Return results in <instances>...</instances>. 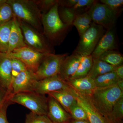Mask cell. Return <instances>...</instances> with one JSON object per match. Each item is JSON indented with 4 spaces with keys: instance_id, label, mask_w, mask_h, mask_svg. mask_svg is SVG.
<instances>
[{
    "instance_id": "6da1fadb",
    "label": "cell",
    "mask_w": 123,
    "mask_h": 123,
    "mask_svg": "<svg viewBox=\"0 0 123 123\" xmlns=\"http://www.w3.org/2000/svg\"><path fill=\"white\" fill-rule=\"evenodd\" d=\"M58 4L55 5L46 14L42 15L43 35L52 46H59L64 42L73 26L64 24L58 12Z\"/></svg>"
},
{
    "instance_id": "7a4b0ae2",
    "label": "cell",
    "mask_w": 123,
    "mask_h": 123,
    "mask_svg": "<svg viewBox=\"0 0 123 123\" xmlns=\"http://www.w3.org/2000/svg\"><path fill=\"white\" fill-rule=\"evenodd\" d=\"M85 93L101 114L107 119L115 104L123 97V92L117 84L107 87H96L89 93Z\"/></svg>"
},
{
    "instance_id": "3957f363",
    "label": "cell",
    "mask_w": 123,
    "mask_h": 123,
    "mask_svg": "<svg viewBox=\"0 0 123 123\" xmlns=\"http://www.w3.org/2000/svg\"><path fill=\"white\" fill-rule=\"evenodd\" d=\"M7 2L17 19L43 34L42 14L33 0H7Z\"/></svg>"
},
{
    "instance_id": "277c9868",
    "label": "cell",
    "mask_w": 123,
    "mask_h": 123,
    "mask_svg": "<svg viewBox=\"0 0 123 123\" xmlns=\"http://www.w3.org/2000/svg\"><path fill=\"white\" fill-rule=\"evenodd\" d=\"M17 20L27 47L40 53L55 54V47L50 43L43 33L22 21Z\"/></svg>"
},
{
    "instance_id": "5b68a950",
    "label": "cell",
    "mask_w": 123,
    "mask_h": 123,
    "mask_svg": "<svg viewBox=\"0 0 123 123\" xmlns=\"http://www.w3.org/2000/svg\"><path fill=\"white\" fill-rule=\"evenodd\" d=\"M9 99L13 104L24 106L35 114L47 115L48 100L45 95L34 91L23 92L11 95Z\"/></svg>"
},
{
    "instance_id": "8992f818",
    "label": "cell",
    "mask_w": 123,
    "mask_h": 123,
    "mask_svg": "<svg viewBox=\"0 0 123 123\" xmlns=\"http://www.w3.org/2000/svg\"><path fill=\"white\" fill-rule=\"evenodd\" d=\"M106 31L103 27L92 22L89 29L80 36L73 52L81 56L91 55Z\"/></svg>"
},
{
    "instance_id": "52a82bcc",
    "label": "cell",
    "mask_w": 123,
    "mask_h": 123,
    "mask_svg": "<svg viewBox=\"0 0 123 123\" xmlns=\"http://www.w3.org/2000/svg\"><path fill=\"white\" fill-rule=\"evenodd\" d=\"M97 1L88 10L92 22L107 31L116 26L117 21L122 13L113 10Z\"/></svg>"
},
{
    "instance_id": "ba28073f",
    "label": "cell",
    "mask_w": 123,
    "mask_h": 123,
    "mask_svg": "<svg viewBox=\"0 0 123 123\" xmlns=\"http://www.w3.org/2000/svg\"><path fill=\"white\" fill-rule=\"evenodd\" d=\"M68 55V53L48 55L42 61L35 73L37 80L58 76L63 62Z\"/></svg>"
},
{
    "instance_id": "9c48e42d",
    "label": "cell",
    "mask_w": 123,
    "mask_h": 123,
    "mask_svg": "<svg viewBox=\"0 0 123 123\" xmlns=\"http://www.w3.org/2000/svg\"><path fill=\"white\" fill-rule=\"evenodd\" d=\"M7 55L10 58L20 60L29 70L35 73L42 61L49 54L40 53L25 47L14 50Z\"/></svg>"
},
{
    "instance_id": "30bf717a",
    "label": "cell",
    "mask_w": 123,
    "mask_h": 123,
    "mask_svg": "<svg viewBox=\"0 0 123 123\" xmlns=\"http://www.w3.org/2000/svg\"><path fill=\"white\" fill-rule=\"evenodd\" d=\"M72 88L77 103L86 112L90 123H111L101 114L94 105L87 94Z\"/></svg>"
},
{
    "instance_id": "8fae6325",
    "label": "cell",
    "mask_w": 123,
    "mask_h": 123,
    "mask_svg": "<svg viewBox=\"0 0 123 123\" xmlns=\"http://www.w3.org/2000/svg\"><path fill=\"white\" fill-rule=\"evenodd\" d=\"M70 88L67 81L57 76L37 80L33 86V91L45 95L51 92L68 89Z\"/></svg>"
},
{
    "instance_id": "7c38bea8",
    "label": "cell",
    "mask_w": 123,
    "mask_h": 123,
    "mask_svg": "<svg viewBox=\"0 0 123 123\" xmlns=\"http://www.w3.org/2000/svg\"><path fill=\"white\" fill-rule=\"evenodd\" d=\"M119 50V42L115 26L106 31L91 55L93 59H97L103 53L107 51Z\"/></svg>"
},
{
    "instance_id": "4fadbf2b",
    "label": "cell",
    "mask_w": 123,
    "mask_h": 123,
    "mask_svg": "<svg viewBox=\"0 0 123 123\" xmlns=\"http://www.w3.org/2000/svg\"><path fill=\"white\" fill-rule=\"evenodd\" d=\"M37 80L34 73L29 69L23 71L12 80L11 94L33 91V86Z\"/></svg>"
},
{
    "instance_id": "5bb4252c",
    "label": "cell",
    "mask_w": 123,
    "mask_h": 123,
    "mask_svg": "<svg viewBox=\"0 0 123 123\" xmlns=\"http://www.w3.org/2000/svg\"><path fill=\"white\" fill-rule=\"evenodd\" d=\"M48 117L53 123H69L72 119L69 113L64 109L57 100L48 95Z\"/></svg>"
},
{
    "instance_id": "9a60e30c",
    "label": "cell",
    "mask_w": 123,
    "mask_h": 123,
    "mask_svg": "<svg viewBox=\"0 0 123 123\" xmlns=\"http://www.w3.org/2000/svg\"><path fill=\"white\" fill-rule=\"evenodd\" d=\"M12 80L11 59L0 52V86L10 94Z\"/></svg>"
},
{
    "instance_id": "2e32d148",
    "label": "cell",
    "mask_w": 123,
    "mask_h": 123,
    "mask_svg": "<svg viewBox=\"0 0 123 123\" xmlns=\"http://www.w3.org/2000/svg\"><path fill=\"white\" fill-rule=\"evenodd\" d=\"M81 57V55L74 52L67 56L62 64L58 76L65 81L69 80L76 72Z\"/></svg>"
},
{
    "instance_id": "e0dca14e",
    "label": "cell",
    "mask_w": 123,
    "mask_h": 123,
    "mask_svg": "<svg viewBox=\"0 0 123 123\" xmlns=\"http://www.w3.org/2000/svg\"><path fill=\"white\" fill-rule=\"evenodd\" d=\"M27 47L24 43L22 31L17 18L14 15L12 19L11 31L9 40L8 48L6 54L14 50Z\"/></svg>"
},
{
    "instance_id": "ac0fdd59",
    "label": "cell",
    "mask_w": 123,
    "mask_h": 123,
    "mask_svg": "<svg viewBox=\"0 0 123 123\" xmlns=\"http://www.w3.org/2000/svg\"><path fill=\"white\" fill-rule=\"evenodd\" d=\"M57 100L68 113L69 114L70 108L77 103L76 98L72 88L51 92L48 94Z\"/></svg>"
},
{
    "instance_id": "d6986e66",
    "label": "cell",
    "mask_w": 123,
    "mask_h": 123,
    "mask_svg": "<svg viewBox=\"0 0 123 123\" xmlns=\"http://www.w3.org/2000/svg\"><path fill=\"white\" fill-rule=\"evenodd\" d=\"M67 82L74 89L84 93H89L96 88L94 79L88 76L70 79Z\"/></svg>"
},
{
    "instance_id": "ffe728a7",
    "label": "cell",
    "mask_w": 123,
    "mask_h": 123,
    "mask_svg": "<svg viewBox=\"0 0 123 123\" xmlns=\"http://www.w3.org/2000/svg\"><path fill=\"white\" fill-rule=\"evenodd\" d=\"M116 67L98 59H93V65L87 76L94 79L100 75L114 71Z\"/></svg>"
},
{
    "instance_id": "44dd1931",
    "label": "cell",
    "mask_w": 123,
    "mask_h": 123,
    "mask_svg": "<svg viewBox=\"0 0 123 123\" xmlns=\"http://www.w3.org/2000/svg\"><path fill=\"white\" fill-rule=\"evenodd\" d=\"M93 63V59L91 55L81 56L78 68L75 74L69 80L81 78L87 76L91 69Z\"/></svg>"
},
{
    "instance_id": "7402d4cb",
    "label": "cell",
    "mask_w": 123,
    "mask_h": 123,
    "mask_svg": "<svg viewBox=\"0 0 123 123\" xmlns=\"http://www.w3.org/2000/svg\"><path fill=\"white\" fill-rule=\"evenodd\" d=\"M92 22L91 16L88 11L77 15L73 25L76 27L81 36L89 29Z\"/></svg>"
},
{
    "instance_id": "603a6c76",
    "label": "cell",
    "mask_w": 123,
    "mask_h": 123,
    "mask_svg": "<svg viewBox=\"0 0 123 123\" xmlns=\"http://www.w3.org/2000/svg\"><path fill=\"white\" fill-rule=\"evenodd\" d=\"M118 51H107L103 53L97 59L115 67L122 65L123 63V55Z\"/></svg>"
},
{
    "instance_id": "cb8c5ba5",
    "label": "cell",
    "mask_w": 123,
    "mask_h": 123,
    "mask_svg": "<svg viewBox=\"0 0 123 123\" xmlns=\"http://www.w3.org/2000/svg\"><path fill=\"white\" fill-rule=\"evenodd\" d=\"M12 20L0 25V52L7 53Z\"/></svg>"
},
{
    "instance_id": "d4e9b609",
    "label": "cell",
    "mask_w": 123,
    "mask_h": 123,
    "mask_svg": "<svg viewBox=\"0 0 123 123\" xmlns=\"http://www.w3.org/2000/svg\"><path fill=\"white\" fill-rule=\"evenodd\" d=\"M120 80L115 71L110 72L98 76L94 79L97 88L107 87L117 84Z\"/></svg>"
},
{
    "instance_id": "484cf974",
    "label": "cell",
    "mask_w": 123,
    "mask_h": 123,
    "mask_svg": "<svg viewBox=\"0 0 123 123\" xmlns=\"http://www.w3.org/2000/svg\"><path fill=\"white\" fill-rule=\"evenodd\" d=\"M58 12L62 21L68 25L73 26V23L77 15H78L73 8L58 6Z\"/></svg>"
},
{
    "instance_id": "4316f807",
    "label": "cell",
    "mask_w": 123,
    "mask_h": 123,
    "mask_svg": "<svg viewBox=\"0 0 123 123\" xmlns=\"http://www.w3.org/2000/svg\"><path fill=\"white\" fill-rule=\"evenodd\" d=\"M123 118V97H122L115 104L108 119L111 123H122Z\"/></svg>"
},
{
    "instance_id": "83f0119b",
    "label": "cell",
    "mask_w": 123,
    "mask_h": 123,
    "mask_svg": "<svg viewBox=\"0 0 123 123\" xmlns=\"http://www.w3.org/2000/svg\"><path fill=\"white\" fill-rule=\"evenodd\" d=\"M14 17L12 8L7 2L0 6V25L9 22Z\"/></svg>"
},
{
    "instance_id": "f1b7e54d",
    "label": "cell",
    "mask_w": 123,
    "mask_h": 123,
    "mask_svg": "<svg viewBox=\"0 0 123 123\" xmlns=\"http://www.w3.org/2000/svg\"><path fill=\"white\" fill-rule=\"evenodd\" d=\"M69 114L72 118L75 120L88 121L85 111L77 102L70 108Z\"/></svg>"
},
{
    "instance_id": "f546056e",
    "label": "cell",
    "mask_w": 123,
    "mask_h": 123,
    "mask_svg": "<svg viewBox=\"0 0 123 123\" xmlns=\"http://www.w3.org/2000/svg\"><path fill=\"white\" fill-rule=\"evenodd\" d=\"M42 15L46 14L57 4V0H33Z\"/></svg>"
},
{
    "instance_id": "4dcf8cb0",
    "label": "cell",
    "mask_w": 123,
    "mask_h": 123,
    "mask_svg": "<svg viewBox=\"0 0 123 123\" xmlns=\"http://www.w3.org/2000/svg\"><path fill=\"white\" fill-rule=\"evenodd\" d=\"M25 123H53L47 115L31 112L26 116Z\"/></svg>"
},
{
    "instance_id": "1f68e13d",
    "label": "cell",
    "mask_w": 123,
    "mask_h": 123,
    "mask_svg": "<svg viewBox=\"0 0 123 123\" xmlns=\"http://www.w3.org/2000/svg\"><path fill=\"white\" fill-rule=\"evenodd\" d=\"M11 64L12 80L20 73L29 69L25 65L18 59L10 58Z\"/></svg>"
},
{
    "instance_id": "d6a6232c",
    "label": "cell",
    "mask_w": 123,
    "mask_h": 123,
    "mask_svg": "<svg viewBox=\"0 0 123 123\" xmlns=\"http://www.w3.org/2000/svg\"><path fill=\"white\" fill-rule=\"evenodd\" d=\"M97 1V0H78L73 8L79 15L88 11L91 7Z\"/></svg>"
},
{
    "instance_id": "836d02e7",
    "label": "cell",
    "mask_w": 123,
    "mask_h": 123,
    "mask_svg": "<svg viewBox=\"0 0 123 123\" xmlns=\"http://www.w3.org/2000/svg\"><path fill=\"white\" fill-rule=\"evenodd\" d=\"M99 1L115 11L122 12L123 0H101Z\"/></svg>"
},
{
    "instance_id": "e575fe53",
    "label": "cell",
    "mask_w": 123,
    "mask_h": 123,
    "mask_svg": "<svg viewBox=\"0 0 123 123\" xmlns=\"http://www.w3.org/2000/svg\"><path fill=\"white\" fill-rule=\"evenodd\" d=\"M12 104L9 99L0 110V123H9L7 118V110L9 106Z\"/></svg>"
},
{
    "instance_id": "d590c367",
    "label": "cell",
    "mask_w": 123,
    "mask_h": 123,
    "mask_svg": "<svg viewBox=\"0 0 123 123\" xmlns=\"http://www.w3.org/2000/svg\"><path fill=\"white\" fill-rule=\"evenodd\" d=\"M11 95L0 86V110L5 103L9 99V98Z\"/></svg>"
},
{
    "instance_id": "8d00e7d4",
    "label": "cell",
    "mask_w": 123,
    "mask_h": 123,
    "mask_svg": "<svg viewBox=\"0 0 123 123\" xmlns=\"http://www.w3.org/2000/svg\"><path fill=\"white\" fill-rule=\"evenodd\" d=\"M78 0H57L59 6L67 8H73Z\"/></svg>"
},
{
    "instance_id": "74e56055",
    "label": "cell",
    "mask_w": 123,
    "mask_h": 123,
    "mask_svg": "<svg viewBox=\"0 0 123 123\" xmlns=\"http://www.w3.org/2000/svg\"><path fill=\"white\" fill-rule=\"evenodd\" d=\"M115 72L120 80H123V65L116 67Z\"/></svg>"
},
{
    "instance_id": "f35d334b",
    "label": "cell",
    "mask_w": 123,
    "mask_h": 123,
    "mask_svg": "<svg viewBox=\"0 0 123 123\" xmlns=\"http://www.w3.org/2000/svg\"><path fill=\"white\" fill-rule=\"evenodd\" d=\"M117 85L120 90L123 92V80H119L117 82Z\"/></svg>"
},
{
    "instance_id": "ab89813d",
    "label": "cell",
    "mask_w": 123,
    "mask_h": 123,
    "mask_svg": "<svg viewBox=\"0 0 123 123\" xmlns=\"http://www.w3.org/2000/svg\"><path fill=\"white\" fill-rule=\"evenodd\" d=\"M69 123H90L88 121L86 120H74L70 121Z\"/></svg>"
},
{
    "instance_id": "60d3db41",
    "label": "cell",
    "mask_w": 123,
    "mask_h": 123,
    "mask_svg": "<svg viewBox=\"0 0 123 123\" xmlns=\"http://www.w3.org/2000/svg\"><path fill=\"white\" fill-rule=\"evenodd\" d=\"M7 0H0V6L7 2Z\"/></svg>"
}]
</instances>
